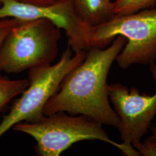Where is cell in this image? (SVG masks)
<instances>
[{
  "label": "cell",
  "mask_w": 156,
  "mask_h": 156,
  "mask_svg": "<svg viewBox=\"0 0 156 156\" xmlns=\"http://www.w3.org/2000/svg\"><path fill=\"white\" fill-rule=\"evenodd\" d=\"M149 68L156 81V64L152 62ZM109 100L120 119L117 128L123 143L132 145L142 138L151 128L156 116V91L154 94L140 93L135 87H128L122 84L108 85Z\"/></svg>",
  "instance_id": "cell-6"
},
{
  "label": "cell",
  "mask_w": 156,
  "mask_h": 156,
  "mask_svg": "<svg viewBox=\"0 0 156 156\" xmlns=\"http://www.w3.org/2000/svg\"><path fill=\"white\" fill-rule=\"evenodd\" d=\"M19 3L26 4L28 5L35 6H44L51 5L56 3L62 2L64 0H14Z\"/></svg>",
  "instance_id": "cell-13"
},
{
  "label": "cell",
  "mask_w": 156,
  "mask_h": 156,
  "mask_svg": "<svg viewBox=\"0 0 156 156\" xmlns=\"http://www.w3.org/2000/svg\"><path fill=\"white\" fill-rule=\"evenodd\" d=\"M73 52L68 45L55 64L29 69L28 87L1 122L0 137L18 123L36 122L44 116L47 102L68 73L83 61L86 50L75 53L74 55Z\"/></svg>",
  "instance_id": "cell-5"
},
{
  "label": "cell",
  "mask_w": 156,
  "mask_h": 156,
  "mask_svg": "<svg viewBox=\"0 0 156 156\" xmlns=\"http://www.w3.org/2000/svg\"><path fill=\"white\" fill-rule=\"evenodd\" d=\"M80 19L91 27L98 26L115 15L113 2L106 0H71Z\"/></svg>",
  "instance_id": "cell-8"
},
{
  "label": "cell",
  "mask_w": 156,
  "mask_h": 156,
  "mask_svg": "<svg viewBox=\"0 0 156 156\" xmlns=\"http://www.w3.org/2000/svg\"><path fill=\"white\" fill-rule=\"evenodd\" d=\"M102 124L84 115H68L63 112L44 115L34 122H21L13 129L32 136L39 156H58L75 143L98 140L112 145L125 156H140L132 145L112 140Z\"/></svg>",
  "instance_id": "cell-2"
},
{
  "label": "cell",
  "mask_w": 156,
  "mask_h": 156,
  "mask_svg": "<svg viewBox=\"0 0 156 156\" xmlns=\"http://www.w3.org/2000/svg\"><path fill=\"white\" fill-rule=\"evenodd\" d=\"M151 135L149 137H148V138L149 140H151L152 141L154 142L156 144V124L154 125L153 127H151Z\"/></svg>",
  "instance_id": "cell-14"
},
{
  "label": "cell",
  "mask_w": 156,
  "mask_h": 156,
  "mask_svg": "<svg viewBox=\"0 0 156 156\" xmlns=\"http://www.w3.org/2000/svg\"><path fill=\"white\" fill-rule=\"evenodd\" d=\"M126 42V38L119 35L108 48L86 50L83 61L68 73L47 102L44 115L59 112L84 115L117 128L120 119L110 105L107 78Z\"/></svg>",
  "instance_id": "cell-1"
},
{
  "label": "cell",
  "mask_w": 156,
  "mask_h": 156,
  "mask_svg": "<svg viewBox=\"0 0 156 156\" xmlns=\"http://www.w3.org/2000/svg\"><path fill=\"white\" fill-rule=\"evenodd\" d=\"M1 4H2V0H0V6L1 5Z\"/></svg>",
  "instance_id": "cell-15"
},
{
  "label": "cell",
  "mask_w": 156,
  "mask_h": 156,
  "mask_svg": "<svg viewBox=\"0 0 156 156\" xmlns=\"http://www.w3.org/2000/svg\"><path fill=\"white\" fill-rule=\"evenodd\" d=\"M28 84V79L11 80L0 75V113L13 98L22 93Z\"/></svg>",
  "instance_id": "cell-9"
},
{
  "label": "cell",
  "mask_w": 156,
  "mask_h": 156,
  "mask_svg": "<svg viewBox=\"0 0 156 156\" xmlns=\"http://www.w3.org/2000/svg\"><path fill=\"white\" fill-rule=\"evenodd\" d=\"M60 29L50 21L22 20L0 48V73H18L50 66L58 52Z\"/></svg>",
  "instance_id": "cell-3"
},
{
  "label": "cell",
  "mask_w": 156,
  "mask_h": 156,
  "mask_svg": "<svg viewBox=\"0 0 156 156\" xmlns=\"http://www.w3.org/2000/svg\"><path fill=\"white\" fill-rule=\"evenodd\" d=\"M132 146L138 152L140 156H156V144L148 138L143 142L141 140L135 142Z\"/></svg>",
  "instance_id": "cell-11"
},
{
  "label": "cell",
  "mask_w": 156,
  "mask_h": 156,
  "mask_svg": "<svg viewBox=\"0 0 156 156\" xmlns=\"http://www.w3.org/2000/svg\"><path fill=\"white\" fill-rule=\"evenodd\" d=\"M123 36L127 42L116 62L123 69L135 64H150L156 60V8L126 15H114L93 27L91 47L105 48L115 38Z\"/></svg>",
  "instance_id": "cell-4"
},
{
  "label": "cell",
  "mask_w": 156,
  "mask_h": 156,
  "mask_svg": "<svg viewBox=\"0 0 156 156\" xmlns=\"http://www.w3.org/2000/svg\"><path fill=\"white\" fill-rule=\"evenodd\" d=\"M6 17L20 20H48L57 27L64 30L68 39V45L73 52L88 50L91 48L92 27L78 16L71 0L44 6L28 5L14 0H2L0 19Z\"/></svg>",
  "instance_id": "cell-7"
},
{
  "label": "cell",
  "mask_w": 156,
  "mask_h": 156,
  "mask_svg": "<svg viewBox=\"0 0 156 156\" xmlns=\"http://www.w3.org/2000/svg\"><path fill=\"white\" fill-rule=\"evenodd\" d=\"M21 21L11 17L0 19V48L12 30Z\"/></svg>",
  "instance_id": "cell-12"
},
{
  "label": "cell",
  "mask_w": 156,
  "mask_h": 156,
  "mask_svg": "<svg viewBox=\"0 0 156 156\" xmlns=\"http://www.w3.org/2000/svg\"><path fill=\"white\" fill-rule=\"evenodd\" d=\"M106 1H109V2H111L112 0H106Z\"/></svg>",
  "instance_id": "cell-16"
},
{
  "label": "cell",
  "mask_w": 156,
  "mask_h": 156,
  "mask_svg": "<svg viewBox=\"0 0 156 156\" xmlns=\"http://www.w3.org/2000/svg\"><path fill=\"white\" fill-rule=\"evenodd\" d=\"M156 4V0H117L113 4L115 15H126L146 9Z\"/></svg>",
  "instance_id": "cell-10"
}]
</instances>
